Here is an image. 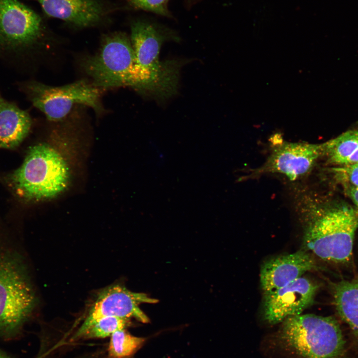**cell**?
<instances>
[{
    "label": "cell",
    "instance_id": "cell-1",
    "mask_svg": "<svg viewBox=\"0 0 358 358\" xmlns=\"http://www.w3.org/2000/svg\"><path fill=\"white\" fill-rule=\"evenodd\" d=\"M304 207L303 249L325 261H349L358 228L354 207L337 200L311 202Z\"/></svg>",
    "mask_w": 358,
    "mask_h": 358
},
{
    "label": "cell",
    "instance_id": "cell-2",
    "mask_svg": "<svg viewBox=\"0 0 358 358\" xmlns=\"http://www.w3.org/2000/svg\"><path fill=\"white\" fill-rule=\"evenodd\" d=\"M17 243L0 229V335L18 333L33 311L37 298Z\"/></svg>",
    "mask_w": 358,
    "mask_h": 358
},
{
    "label": "cell",
    "instance_id": "cell-3",
    "mask_svg": "<svg viewBox=\"0 0 358 358\" xmlns=\"http://www.w3.org/2000/svg\"><path fill=\"white\" fill-rule=\"evenodd\" d=\"M131 30L135 60L126 86L159 98L175 94L179 64L176 61H160V49L166 39L165 35L154 25L142 21L134 22Z\"/></svg>",
    "mask_w": 358,
    "mask_h": 358
},
{
    "label": "cell",
    "instance_id": "cell-4",
    "mask_svg": "<svg viewBox=\"0 0 358 358\" xmlns=\"http://www.w3.org/2000/svg\"><path fill=\"white\" fill-rule=\"evenodd\" d=\"M71 176L70 167L60 153L49 144L39 143L29 149L22 165L6 180L18 198L40 201L62 193Z\"/></svg>",
    "mask_w": 358,
    "mask_h": 358
},
{
    "label": "cell",
    "instance_id": "cell-5",
    "mask_svg": "<svg viewBox=\"0 0 358 358\" xmlns=\"http://www.w3.org/2000/svg\"><path fill=\"white\" fill-rule=\"evenodd\" d=\"M42 19L20 0H0V63L20 71L40 50Z\"/></svg>",
    "mask_w": 358,
    "mask_h": 358
},
{
    "label": "cell",
    "instance_id": "cell-6",
    "mask_svg": "<svg viewBox=\"0 0 358 358\" xmlns=\"http://www.w3.org/2000/svg\"><path fill=\"white\" fill-rule=\"evenodd\" d=\"M281 338L303 358H340L345 341L337 320L311 314L289 317L282 322Z\"/></svg>",
    "mask_w": 358,
    "mask_h": 358
},
{
    "label": "cell",
    "instance_id": "cell-7",
    "mask_svg": "<svg viewBox=\"0 0 358 358\" xmlns=\"http://www.w3.org/2000/svg\"><path fill=\"white\" fill-rule=\"evenodd\" d=\"M16 85L33 105L52 121L65 118L72 107L78 104L89 106L97 114L103 111L101 101L102 90L87 80L59 87L50 86L34 80L19 82Z\"/></svg>",
    "mask_w": 358,
    "mask_h": 358
},
{
    "label": "cell",
    "instance_id": "cell-8",
    "mask_svg": "<svg viewBox=\"0 0 358 358\" xmlns=\"http://www.w3.org/2000/svg\"><path fill=\"white\" fill-rule=\"evenodd\" d=\"M134 60L131 40L123 33L114 32L104 36L98 51L81 65L92 84L103 90L126 86Z\"/></svg>",
    "mask_w": 358,
    "mask_h": 358
},
{
    "label": "cell",
    "instance_id": "cell-9",
    "mask_svg": "<svg viewBox=\"0 0 358 358\" xmlns=\"http://www.w3.org/2000/svg\"><path fill=\"white\" fill-rule=\"evenodd\" d=\"M158 300L146 294L131 291L120 284H113L104 288L98 294L80 328L73 340L82 338L83 335L101 318L113 316L129 319L134 318L147 323L148 317L141 310V303H156Z\"/></svg>",
    "mask_w": 358,
    "mask_h": 358
},
{
    "label": "cell",
    "instance_id": "cell-10",
    "mask_svg": "<svg viewBox=\"0 0 358 358\" xmlns=\"http://www.w3.org/2000/svg\"><path fill=\"white\" fill-rule=\"evenodd\" d=\"M323 155V144L282 142L274 145L264 164L249 176L279 174L294 181L308 174Z\"/></svg>",
    "mask_w": 358,
    "mask_h": 358
},
{
    "label": "cell",
    "instance_id": "cell-11",
    "mask_svg": "<svg viewBox=\"0 0 358 358\" xmlns=\"http://www.w3.org/2000/svg\"><path fill=\"white\" fill-rule=\"evenodd\" d=\"M318 285L302 276L275 291L265 295L264 317L270 324L302 314L314 302Z\"/></svg>",
    "mask_w": 358,
    "mask_h": 358
},
{
    "label": "cell",
    "instance_id": "cell-12",
    "mask_svg": "<svg viewBox=\"0 0 358 358\" xmlns=\"http://www.w3.org/2000/svg\"><path fill=\"white\" fill-rule=\"evenodd\" d=\"M317 267L310 253L303 249L268 260L263 265L260 273L264 295L283 287Z\"/></svg>",
    "mask_w": 358,
    "mask_h": 358
},
{
    "label": "cell",
    "instance_id": "cell-13",
    "mask_svg": "<svg viewBox=\"0 0 358 358\" xmlns=\"http://www.w3.org/2000/svg\"><path fill=\"white\" fill-rule=\"evenodd\" d=\"M48 16L80 27L98 23L104 14L98 0H36Z\"/></svg>",
    "mask_w": 358,
    "mask_h": 358
},
{
    "label": "cell",
    "instance_id": "cell-14",
    "mask_svg": "<svg viewBox=\"0 0 358 358\" xmlns=\"http://www.w3.org/2000/svg\"><path fill=\"white\" fill-rule=\"evenodd\" d=\"M32 125L29 114L0 92V148L12 149L27 137Z\"/></svg>",
    "mask_w": 358,
    "mask_h": 358
},
{
    "label": "cell",
    "instance_id": "cell-15",
    "mask_svg": "<svg viewBox=\"0 0 358 358\" xmlns=\"http://www.w3.org/2000/svg\"><path fill=\"white\" fill-rule=\"evenodd\" d=\"M323 144V155L337 166L358 163V128L347 131Z\"/></svg>",
    "mask_w": 358,
    "mask_h": 358
},
{
    "label": "cell",
    "instance_id": "cell-16",
    "mask_svg": "<svg viewBox=\"0 0 358 358\" xmlns=\"http://www.w3.org/2000/svg\"><path fill=\"white\" fill-rule=\"evenodd\" d=\"M336 309L358 339V282L342 281L334 286Z\"/></svg>",
    "mask_w": 358,
    "mask_h": 358
},
{
    "label": "cell",
    "instance_id": "cell-17",
    "mask_svg": "<svg viewBox=\"0 0 358 358\" xmlns=\"http://www.w3.org/2000/svg\"><path fill=\"white\" fill-rule=\"evenodd\" d=\"M145 341V338L134 336L125 329L116 331L111 335L108 357L129 358L141 348Z\"/></svg>",
    "mask_w": 358,
    "mask_h": 358
},
{
    "label": "cell",
    "instance_id": "cell-18",
    "mask_svg": "<svg viewBox=\"0 0 358 358\" xmlns=\"http://www.w3.org/2000/svg\"><path fill=\"white\" fill-rule=\"evenodd\" d=\"M129 319L113 316L100 318L91 326L83 335L85 338H104L116 331L125 329L128 325Z\"/></svg>",
    "mask_w": 358,
    "mask_h": 358
},
{
    "label": "cell",
    "instance_id": "cell-19",
    "mask_svg": "<svg viewBox=\"0 0 358 358\" xmlns=\"http://www.w3.org/2000/svg\"><path fill=\"white\" fill-rule=\"evenodd\" d=\"M331 172L346 192L358 189V163L334 167Z\"/></svg>",
    "mask_w": 358,
    "mask_h": 358
},
{
    "label": "cell",
    "instance_id": "cell-20",
    "mask_svg": "<svg viewBox=\"0 0 358 358\" xmlns=\"http://www.w3.org/2000/svg\"><path fill=\"white\" fill-rule=\"evenodd\" d=\"M134 6L157 14L167 16L169 11L167 3L169 0H128Z\"/></svg>",
    "mask_w": 358,
    "mask_h": 358
},
{
    "label": "cell",
    "instance_id": "cell-21",
    "mask_svg": "<svg viewBox=\"0 0 358 358\" xmlns=\"http://www.w3.org/2000/svg\"><path fill=\"white\" fill-rule=\"evenodd\" d=\"M354 205V209L358 223V189L352 190L347 192Z\"/></svg>",
    "mask_w": 358,
    "mask_h": 358
},
{
    "label": "cell",
    "instance_id": "cell-22",
    "mask_svg": "<svg viewBox=\"0 0 358 358\" xmlns=\"http://www.w3.org/2000/svg\"><path fill=\"white\" fill-rule=\"evenodd\" d=\"M0 358H11L6 354L0 350Z\"/></svg>",
    "mask_w": 358,
    "mask_h": 358
}]
</instances>
